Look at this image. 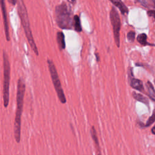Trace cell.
<instances>
[{"mask_svg": "<svg viewBox=\"0 0 155 155\" xmlns=\"http://www.w3.org/2000/svg\"><path fill=\"white\" fill-rule=\"evenodd\" d=\"M73 27L76 31L81 32L82 31L81 20L79 18V16L77 15H75L73 16Z\"/></svg>", "mask_w": 155, "mask_h": 155, "instance_id": "4fadbf2b", "label": "cell"}, {"mask_svg": "<svg viewBox=\"0 0 155 155\" xmlns=\"http://www.w3.org/2000/svg\"><path fill=\"white\" fill-rule=\"evenodd\" d=\"M73 12L70 4L62 2L55 7V21L62 29H71L73 26Z\"/></svg>", "mask_w": 155, "mask_h": 155, "instance_id": "3957f363", "label": "cell"}, {"mask_svg": "<svg viewBox=\"0 0 155 155\" xmlns=\"http://www.w3.org/2000/svg\"><path fill=\"white\" fill-rule=\"evenodd\" d=\"M127 38L130 42H133L135 39V33L133 31H130L127 33Z\"/></svg>", "mask_w": 155, "mask_h": 155, "instance_id": "e0dca14e", "label": "cell"}, {"mask_svg": "<svg viewBox=\"0 0 155 155\" xmlns=\"http://www.w3.org/2000/svg\"><path fill=\"white\" fill-rule=\"evenodd\" d=\"M95 56H96V60H97V61H99V57L98 53H95Z\"/></svg>", "mask_w": 155, "mask_h": 155, "instance_id": "44dd1931", "label": "cell"}, {"mask_svg": "<svg viewBox=\"0 0 155 155\" xmlns=\"http://www.w3.org/2000/svg\"><path fill=\"white\" fill-rule=\"evenodd\" d=\"M111 2L116 5L120 11L122 15H124L125 13H127L128 12V8L125 6V5L124 4V2L121 1H111Z\"/></svg>", "mask_w": 155, "mask_h": 155, "instance_id": "8fae6325", "label": "cell"}, {"mask_svg": "<svg viewBox=\"0 0 155 155\" xmlns=\"http://www.w3.org/2000/svg\"><path fill=\"white\" fill-rule=\"evenodd\" d=\"M132 95H133V97L137 101H139V102H141L145 104H146L148 106V104H149V101H148V99L145 97L144 96H143L142 94H140V93H136V91H133V93H132Z\"/></svg>", "mask_w": 155, "mask_h": 155, "instance_id": "7c38bea8", "label": "cell"}, {"mask_svg": "<svg viewBox=\"0 0 155 155\" xmlns=\"http://www.w3.org/2000/svg\"><path fill=\"white\" fill-rule=\"evenodd\" d=\"M129 79H130V85L132 88L140 91V92H144V88H143V85L142 82L137 79L134 78L133 76V74L131 77H130Z\"/></svg>", "mask_w": 155, "mask_h": 155, "instance_id": "ba28073f", "label": "cell"}, {"mask_svg": "<svg viewBox=\"0 0 155 155\" xmlns=\"http://www.w3.org/2000/svg\"><path fill=\"white\" fill-rule=\"evenodd\" d=\"M18 4V13L19 15V17L20 18L22 26L24 28L25 36L27 39V41L30 44V47L34 51L35 54L36 56L39 55V51L38 50V47L36 46V44L35 42L34 38L33 36L32 31L30 28V21L28 15V12L27 10V8L25 7V5L23 1L19 0L17 2Z\"/></svg>", "mask_w": 155, "mask_h": 155, "instance_id": "7a4b0ae2", "label": "cell"}, {"mask_svg": "<svg viewBox=\"0 0 155 155\" xmlns=\"http://www.w3.org/2000/svg\"><path fill=\"white\" fill-rule=\"evenodd\" d=\"M145 85L147 87V90H148V94H149L150 97H151V99L153 101H155V90H154V88L153 87V84L150 81H148L146 83Z\"/></svg>", "mask_w": 155, "mask_h": 155, "instance_id": "9a60e30c", "label": "cell"}, {"mask_svg": "<svg viewBox=\"0 0 155 155\" xmlns=\"http://www.w3.org/2000/svg\"><path fill=\"white\" fill-rule=\"evenodd\" d=\"M3 102L4 106L7 108L9 104V87L10 80V64L8 56L5 51H3Z\"/></svg>", "mask_w": 155, "mask_h": 155, "instance_id": "277c9868", "label": "cell"}, {"mask_svg": "<svg viewBox=\"0 0 155 155\" xmlns=\"http://www.w3.org/2000/svg\"><path fill=\"white\" fill-rule=\"evenodd\" d=\"M147 36L145 33L139 34L137 36V41L141 45H154V44H151L148 43L147 41Z\"/></svg>", "mask_w": 155, "mask_h": 155, "instance_id": "5bb4252c", "label": "cell"}, {"mask_svg": "<svg viewBox=\"0 0 155 155\" xmlns=\"http://www.w3.org/2000/svg\"><path fill=\"white\" fill-rule=\"evenodd\" d=\"M56 41L58 45V47L60 51H62L65 48V36L62 31H58L56 34Z\"/></svg>", "mask_w": 155, "mask_h": 155, "instance_id": "30bf717a", "label": "cell"}, {"mask_svg": "<svg viewBox=\"0 0 155 155\" xmlns=\"http://www.w3.org/2000/svg\"><path fill=\"white\" fill-rule=\"evenodd\" d=\"M8 2L9 3H10L11 4H12L13 5H15V4L17 3L18 1H16V0H8Z\"/></svg>", "mask_w": 155, "mask_h": 155, "instance_id": "d6986e66", "label": "cell"}, {"mask_svg": "<svg viewBox=\"0 0 155 155\" xmlns=\"http://www.w3.org/2000/svg\"><path fill=\"white\" fill-rule=\"evenodd\" d=\"M47 62L50 74L51 76V81H52L54 90L56 92L58 97L59 101L62 104H65L67 102L66 97L64 94L63 88L62 87L61 81H60L56 68L55 67V65L53 63V61L50 59H48Z\"/></svg>", "mask_w": 155, "mask_h": 155, "instance_id": "5b68a950", "label": "cell"}, {"mask_svg": "<svg viewBox=\"0 0 155 155\" xmlns=\"http://www.w3.org/2000/svg\"><path fill=\"white\" fill-rule=\"evenodd\" d=\"M0 6L2 11V18L4 22V31L5 35L6 38V40L9 41L10 39V34H9V26L8 23V19H7V12L6 10V6L5 4V1L3 0H0Z\"/></svg>", "mask_w": 155, "mask_h": 155, "instance_id": "52a82bcc", "label": "cell"}, {"mask_svg": "<svg viewBox=\"0 0 155 155\" xmlns=\"http://www.w3.org/2000/svg\"><path fill=\"white\" fill-rule=\"evenodd\" d=\"M147 14L150 16H153L155 19V10H150L147 12Z\"/></svg>", "mask_w": 155, "mask_h": 155, "instance_id": "ac0fdd59", "label": "cell"}, {"mask_svg": "<svg viewBox=\"0 0 155 155\" xmlns=\"http://www.w3.org/2000/svg\"><path fill=\"white\" fill-rule=\"evenodd\" d=\"M154 121H155V110H154V111L153 112V114L149 117V119L147 120V121L146 124H145L144 127H148L150 126Z\"/></svg>", "mask_w": 155, "mask_h": 155, "instance_id": "2e32d148", "label": "cell"}, {"mask_svg": "<svg viewBox=\"0 0 155 155\" xmlns=\"http://www.w3.org/2000/svg\"><path fill=\"white\" fill-rule=\"evenodd\" d=\"M90 134L92 137L93 140L94 141V145H95V148H96V155H102L101 154V148L99 146V143L98 140V138L97 136V133L96 131L95 130L94 127H92L90 130Z\"/></svg>", "mask_w": 155, "mask_h": 155, "instance_id": "9c48e42d", "label": "cell"}, {"mask_svg": "<svg viewBox=\"0 0 155 155\" xmlns=\"http://www.w3.org/2000/svg\"><path fill=\"white\" fill-rule=\"evenodd\" d=\"M151 133L155 135V126H154L152 128H151Z\"/></svg>", "mask_w": 155, "mask_h": 155, "instance_id": "ffe728a7", "label": "cell"}, {"mask_svg": "<svg viewBox=\"0 0 155 155\" xmlns=\"http://www.w3.org/2000/svg\"><path fill=\"white\" fill-rule=\"evenodd\" d=\"M110 21L113 27L114 41L117 47L120 46V19L117 11L113 7L110 13Z\"/></svg>", "mask_w": 155, "mask_h": 155, "instance_id": "8992f818", "label": "cell"}, {"mask_svg": "<svg viewBox=\"0 0 155 155\" xmlns=\"http://www.w3.org/2000/svg\"><path fill=\"white\" fill-rule=\"evenodd\" d=\"M25 91V84L22 78H19L17 84L16 93V110L14 122V136L15 140L19 143L21 140V116L22 114L24 99Z\"/></svg>", "mask_w": 155, "mask_h": 155, "instance_id": "6da1fadb", "label": "cell"}]
</instances>
